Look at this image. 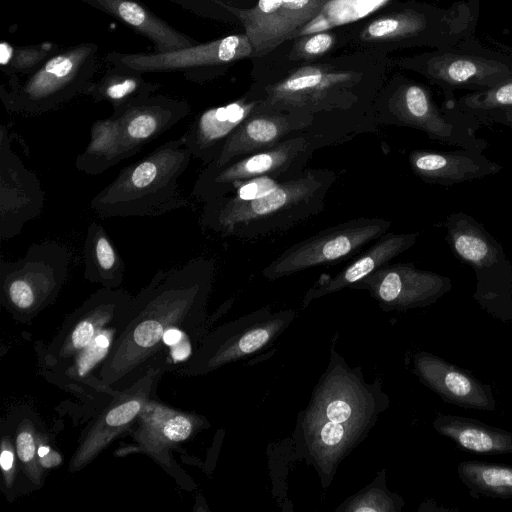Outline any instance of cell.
<instances>
[{
    "label": "cell",
    "instance_id": "7",
    "mask_svg": "<svg viewBox=\"0 0 512 512\" xmlns=\"http://www.w3.org/2000/svg\"><path fill=\"white\" fill-rule=\"evenodd\" d=\"M373 108L380 125L418 129L431 140L461 148L484 149L487 143L476 137L480 119L453 108H440L430 90L401 73L386 78Z\"/></svg>",
    "mask_w": 512,
    "mask_h": 512
},
{
    "label": "cell",
    "instance_id": "14",
    "mask_svg": "<svg viewBox=\"0 0 512 512\" xmlns=\"http://www.w3.org/2000/svg\"><path fill=\"white\" fill-rule=\"evenodd\" d=\"M390 226L389 219L359 217L328 227L284 250L262 275L272 281L343 261L388 232Z\"/></svg>",
    "mask_w": 512,
    "mask_h": 512
},
{
    "label": "cell",
    "instance_id": "44",
    "mask_svg": "<svg viewBox=\"0 0 512 512\" xmlns=\"http://www.w3.org/2000/svg\"><path fill=\"white\" fill-rule=\"evenodd\" d=\"M61 462V457L55 452H49L46 456L40 458L42 467L50 468L58 465Z\"/></svg>",
    "mask_w": 512,
    "mask_h": 512
},
{
    "label": "cell",
    "instance_id": "16",
    "mask_svg": "<svg viewBox=\"0 0 512 512\" xmlns=\"http://www.w3.org/2000/svg\"><path fill=\"white\" fill-rule=\"evenodd\" d=\"M132 297L118 288H101L72 312L49 345L45 360L62 372L92 340L109 325L122 320Z\"/></svg>",
    "mask_w": 512,
    "mask_h": 512
},
{
    "label": "cell",
    "instance_id": "27",
    "mask_svg": "<svg viewBox=\"0 0 512 512\" xmlns=\"http://www.w3.org/2000/svg\"><path fill=\"white\" fill-rule=\"evenodd\" d=\"M344 27L298 34L262 57L252 58L251 78L309 63L345 49Z\"/></svg>",
    "mask_w": 512,
    "mask_h": 512
},
{
    "label": "cell",
    "instance_id": "15",
    "mask_svg": "<svg viewBox=\"0 0 512 512\" xmlns=\"http://www.w3.org/2000/svg\"><path fill=\"white\" fill-rule=\"evenodd\" d=\"M307 137L291 136L278 145L248 154L222 166L206 165L199 174L192 195L205 202L222 197L240 183L265 175L290 180L300 175L312 157Z\"/></svg>",
    "mask_w": 512,
    "mask_h": 512
},
{
    "label": "cell",
    "instance_id": "24",
    "mask_svg": "<svg viewBox=\"0 0 512 512\" xmlns=\"http://www.w3.org/2000/svg\"><path fill=\"white\" fill-rule=\"evenodd\" d=\"M260 105L248 90L240 98L199 113L181 137L185 146L204 165L218 158L225 144L240 125Z\"/></svg>",
    "mask_w": 512,
    "mask_h": 512
},
{
    "label": "cell",
    "instance_id": "38",
    "mask_svg": "<svg viewBox=\"0 0 512 512\" xmlns=\"http://www.w3.org/2000/svg\"><path fill=\"white\" fill-rule=\"evenodd\" d=\"M446 107L482 117L512 107V78L487 90L475 91L445 103Z\"/></svg>",
    "mask_w": 512,
    "mask_h": 512
},
{
    "label": "cell",
    "instance_id": "12",
    "mask_svg": "<svg viewBox=\"0 0 512 512\" xmlns=\"http://www.w3.org/2000/svg\"><path fill=\"white\" fill-rule=\"evenodd\" d=\"M252 45L245 32L166 52L105 55L113 67L138 73L181 72L190 81L213 80L243 59H251Z\"/></svg>",
    "mask_w": 512,
    "mask_h": 512
},
{
    "label": "cell",
    "instance_id": "30",
    "mask_svg": "<svg viewBox=\"0 0 512 512\" xmlns=\"http://www.w3.org/2000/svg\"><path fill=\"white\" fill-rule=\"evenodd\" d=\"M151 415L145 420L138 431L140 448L150 455L160 454V448L189 439L194 432L203 427L205 420L199 416L180 413L162 406H152L149 402Z\"/></svg>",
    "mask_w": 512,
    "mask_h": 512
},
{
    "label": "cell",
    "instance_id": "37",
    "mask_svg": "<svg viewBox=\"0 0 512 512\" xmlns=\"http://www.w3.org/2000/svg\"><path fill=\"white\" fill-rule=\"evenodd\" d=\"M122 320L103 329L60 374L73 381H84L93 376L92 372L100 368L108 356Z\"/></svg>",
    "mask_w": 512,
    "mask_h": 512
},
{
    "label": "cell",
    "instance_id": "26",
    "mask_svg": "<svg viewBox=\"0 0 512 512\" xmlns=\"http://www.w3.org/2000/svg\"><path fill=\"white\" fill-rule=\"evenodd\" d=\"M418 236V233L386 232L337 274L332 277H321L315 282L303 298V308L328 294L346 287L351 288L411 248L416 243Z\"/></svg>",
    "mask_w": 512,
    "mask_h": 512
},
{
    "label": "cell",
    "instance_id": "20",
    "mask_svg": "<svg viewBox=\"0 0 512 512\" xmlns=\"http://www.w3.org/2000/svg\"><path fill=\"white\" fill-rule=\"evenodd\" d=\"M164 372L150 371L131 388L115 395L89 428L74 453L69 471L76 472L89 464L106 446L138 417L152 400L156 384Z\"/></svg>",
    "mask_w": 512,
    "mask_h": 512
},
{
    "label": "cell",
    "instance_id": "8",
    "mask_svg": "<svg viewBox=\"0 0 512 512\" xmlns=\"http://www.w3.org/2000/svg\"><path fill=\"white\" fill-rule=\"evenodd\" d=\"M98 69V46L84 42L59 50L24 80L10 76L1 85L0 98L7 111L34 116L57 109L93 80Z\"/></svg>",
    "mask_w": 512,
    "mask_h": 512
},
{
    "label": "cell",
    "instance_id": "19",
    "mask_svg": "<svg viewBox=\"0 0 512 512\" xmlns=\"http://www.w3.org/2000/svg\"><path fill=\"white\" fill-rule=\"evenodd\" d=\"M44 207V193L36 174L12 150L5 125L0 128V237L18 236L24 225Z\"/></svg>",
    "mask_w": 512,
    "mask_h": 512
},
{
    "label": "cell",
    "instance_id": "41",
    "mask_svg": "<svg viewBox=\"0 0 512 512\" xmlns=\"http://www.w3.org/2000/svg\"><path fill=\"white\" fill-rule=\"evenodd\" d=\"M14 462L15 456L12 446L9 441L3 439L2 450L0 455V464L7 487H10L14 481Z\"/></svg>",
    "mask_w": 512,
    "mask_h": 512
},
{
    "label": "cell",
    "instance_id": "10",
    "mask_svg": "<svg viewBox=\"0 0 512 512\" xmlns=\"http://www.w3.org/2000/svg\"><path fill=\"white\" fill-rule=\"evenodd\" d=\"M71 250L56 241L29 246L15 261L0 263V300L17 319L27 321L55 301L65 284Z\"/></svg>",
    "mask_w": 512,
    "mask_h": 512
},
{
    "label": "cell",
    "instance_id": "6",
    "mask_svg": "<svg viewBox=\"0 0 512 512\" xmlns=\"http://www.w3.org/2000/svg\"><path fill=\"white\" fill-rule=\"evenodd\" d=\"M191 158L181 137L169 140L123 168L89 206L102 217L160 216L185 207L179 179Z\"/></svg>",
    "mask_w": 512,
    "mask_h": 512
},
{
    "label": "cell",
    "instance_id": "45",
    "mask_svg": "<svg viewBox=\"0 0 512 512\" xmlns=\"http://www.w3.org/2000/svg\"><path fill=\"white\" fill-rule=\"evenodd\" d=\"M49 452H50V447L49 446H47V445H40L39 444L38 450H37L39 459L44 457V456H46Z\"/></svg>",
    "mask_w": 512,
    "mask_h": 512
},
{
    "label": "cell",
    "instance_id": "23",
    "mask_svg": "<svg viewBox=\"0 0 512 512\" xmlns=\"http://www.w3.org/2000/svg\"><path fill=\"white\" fill-rule=\"evenodd\" d=\"M190 110L185 100L154 94L113 110L119 121L126 159L187 117Z\"/></svg>",
    "mask_w": 512,
    "mask_h": 512
},
{
    "label": "cell",
    "instance_id": "33",
    "mask_svg": "<svg viewBox=\"0 0 512 512\" xmlns=\"http://www.w3.org/2000/svg\"><path fill=\"white\" fill-rule=\"evenodd\" d=\"M160 87V83L147 81L141 73L111 66L99 79L92 80L82 95L96 102H107L113 110H118L154 94Z\"/></svg>",
    "mask_w": 512,
    "mask_h": 512
},
{
    "label": "cell",
    "instance_id": "40",
    "mask_svg": "<svg viewBox=\"0 0 512 512\" xmlns=\"http://www.w3.org/2000/svg\"><path fill=\"white\" fill-rule=\"evenodd\" d=\"M284 181L287 180L273 175L256 177L240 183L222 197L234 202H248L270 193Z\"/></svg>",
    "mask_w": 512,
    "mask_h": 512
},
{
    "label": "cell",
    "instance_id": "11",
    "mask_svg": "<svg viewBox=\"0 0 512 512\" xmlns=\"http://www.w3.org/2000/svg\"><path fill=\"white\" fill-rule=\"evenodd\" d=\"M470 42L391 57V65L423 76L447 94L455 89L487 90L512 78V54L474 47Z\"/></svg>",
    "mask_w": 512,
    "mask_h": 512
},
{
    "label": "cell",
    "instance_id": "36",
    "mask_svg": "<svg viewBox=\"0 0 512 512\" xmlns=\"http://www.w3.org/2000/svg\"><path fill=\"white\" fill-rule=\"evenodd\" d=\"M60 49L51 43L15 46L6 41L0 44V66L10 76L29 75Z\"/></svg>",
    "mask_w": 512,
    "mask_h": 512
},
{
    "label": "cell",
    "instance_id": "13",
    "mask_svg": "<svg viewBox=\"0 0 512 512\" xmlns=\"http://www.w3.org/2000/svg\"><path fill=\"white\" fill-rule=\"evenodd\" d=\"M296 311L264 307L208 334L195 354L179 368L184 375L210 372L272 344L293 322Z\"/></svg>",
    "mask_w": 512,
    "mask_h": 512
},
{
    "label": "cell",
    "instance_id": "28",
    "mask_svg": "<svg viewBox=\"0 0 512 512\" xmlns=\"http://www.w3.org/2000/svg\"><path fill=\"white\" fill-rule=\"evenodd\" d=\"M106 13L148 39L155 52H166L198 41L173 28L137 0H78Z\"/></svg>",
    "mask_w": 512,
    "mask_h": 512
},
{
    "label": "cell",
    "instance_id": "32",
    "mask_svg": "<svg viewBox=\"0 0 512 512\" xmlns=\"http://www.w3.org/2000/svg\"><path fill=\"white\" fill-rule=\"evenodd\" d=\"M124 159L119 121L112 113L93 122L89 143L77 156L75 167L85 174L99 175Z\"/></svg>",
    "mask_w": 512,
    "mask_h": 512
},
{
    "label": "cell",
    "instance_id": "3",
    "mask_svg": "<svg viewBox=\"0 0 512 512\" xmlns=\"http://www.w3.org/2000/svg\"><path fill=\"white\" fill-rule=\"evenodd\" d=\"M388 405L378 380L366 382L361 370L351 368L331 346L328 367L299 413L293 435L300 456L314 467L324 488Z\"/></svg>",
    "mask_w": 512,
    "mask_h": 512
},
{
    "label": "cell",
    "instance_id": "31",
    "mask_svg": "<svg viewBox=\"0 0 512 512\" xmlns=\"http://www.w3.org/2000/svg\"><path fill=\"white\" fill-rule=\"evenodd\" d=\"M84 278L105 288H118L125 263L105 228L93 221L87 228L83 247Z\"/></svg>",
    "mask_w": 512,
    "mask_h": 512
},
{
    "label": "cell",
    "instance_id": "29",
    "mask_svg": "<svg viewBox=\"0 0 512 512\" xmlns=\"http://www.w3.org/2000/svg\"><path fill=\"white\" fill-rule=\"evenodd\" d=\"M433 428L465 451L482 455L512 454V432L459 415L438 414Z\"/></svg>",
    "mask_w": 512,
    "mask_h": 512
},
{
    "label": "cell",
    "instance_id": "2",
    "mask_svg": "<svg viewBox=\"0 0 512 512\" xmlns=\"http://www.w3.org/2000/svg\"><path fill=\"white\" fill-rule=\"evenodd\" d=\"M215 272L214 260L196 257L159 269L131 299L109 354L99 368L98 383L115 395L134 386L150 371L165 370L162 338L182 328L201 338L208 335L207 302Z\"/></svg>",
    "mask_w": 512,
    "mask_h": 512
},
{
    "label": "cell",
    "instance_id": "4",
    "mask_svg": "<svg viewBox=\"0 0 512 512\" xmlns=\"http://www.w3.org/2000/svg\"><path fill=\"white\" fill-rule=\"evenodd\" d=\"M479 0L439 8L417 1L397 2L381 12L344 26L345 49L390 56L416 47L441 49L471 39Z\"/></svg>",
    "mask_w": 512,
    "mask_h": 512
},
{
    "label": "cell",
    "instance_id": "43",
    "mask_svg": "<svg viewBox=\"0 0 512 512\" xmlns=\"http://www.w3.org/2000/svg\"><path fill=\"white\" fill-rule=\"evenodd\" d=\"M181 8L198 15L200 0H168Z\"/></svg>",
    "mask_w": 512,
    "mask_h": 512
},
{
    "label": "cell",
    "instance_id": "18",
    "mask_svg": "<svg viewBox=\"0 0 512 512\" xmlns=\"http://www.w3.org/2000/svg\"><path fill=\"white\" fill-rule=\"evenodd\" d=\"M351 288L365 289L384 311L405 312L437 302L452 288L450 278L413 263L386 264Z\"/></svg>",
    "mask_w": 512,
    "mask_h": 512
},
{
    "label": "cell",
    "instance_id": "34",
    "mask_svg": "<svg viewBox=\"0 0 512 512\" xmlns=\"http://www.w3.org/2000/svg\"><path fill=\"white\" fill-rule=\"evenodd\" d=\"M457 473L474 499L512 498V466L478 460L460 462Z\"/></svg>",
    "mask_w": 512,
    "mask_h": 512
},
{
    "label": "cell",
    "instance_id": "35",
    "mask_svg": "<svg viewBox=\"0 0 512 512\" xmlns=\"http://www.w3.org/2000/svg\"><path fill=\"white\" fill-rule=\"evenodd\" d=\"M405 502L401 496L386 486V473L382 470L377 477L359 491L347 498L335 511L341 512H401Z\"/></svg>",
    "mask_w": 512,
    "mask_h": 512
},
{
    "label": "cell",
    "instance_id": "1",
    "mask_svg": "<svg viewBox=\"0 0 512 512\" xmlns=\"http://www.w3.org/2000/svg\"><path fill=\"white\" fill-rule=\"evenodd\" d=\"M391 68L390 56L335 53L252 78L248 92L263 108L310 115L303 134L314 153L377 129L373 103Z\"/></svg>",
    "mask_w": 512,
    "mask_h": 512
},
{
    "label": "cell",
    "instance_id": "42",
    "mask_svg": "<svg viewBox=\"0 0 512 512\" xmlns=\"http://www.w3.org/2000/svg\"><path fill=\"white\" fill-rule=\"evenodd\" d=\"M486 117H489L512 128V107L494 111L486 115Z\"/></svg>",
    "mask_w": 512,
    "mask_h": 512
},
{
    "label": "cell",
    "instance_id": "25",
    "mask_svg": "<svg viewBox=\"0 0 512 512\" xmlns=\"http://www.w3.org/2000/svg\"><path fill=\"white\" fill-rule=\"evenodd\" d=\"M484 149L462 148L454 151L417 149L408 156L413 173L430 184L450 186L498 173L502 166L483 155Z\"/></svg>",
    "mask_w": 512,
    "mask_h": 512
},
{
    "label": "cell",
    "instance_id": "39",
    "mask_svg": "<svg viewBox=\"0 0 512 512\" xmlns=\"http://www.w3.org/2000/svg\"><path fill=\"white\" fill-rule=\"evenodd\" d=\"M37 431L29 419L18 426L15 436V451L27 476L35 483L41 480L42 465L37 453Z\"/></svg>",
    "mask_w": 512,
    "mask_h": 512
},
{
    "label": "cell",
    "instance_id": "21",
    "mask_svg": "<svg viewBox=\"0 0 512 512\" xmlns=\"http://www.w3.org/2000/svg\"><path fill=\"white\" fill-rule=\"evenodd\" d=\"M412 361V372L444 402L464 409L496 410L491 386L466 369L426 351L415 353Z\"/></svg>",
    "mask_w": 512,
    "mask_h": 512
},
{
    "label": "cell",
    "instance_id": "17",
    "mask_svg": "<svg viewBox=\"0 0 512 512\" xmlns=\"http://www.w3.org/2000/svg\"><path fill=\"white\" fill-rule=\"evenodd\" d=\"M327 0H256L240 8L220 0L244 28L252 45V58L262 57L285 40L297 35L323 9Z\"/></svg>",
    "mask_w": 512,
    "mask_h": 512
},
{
    "label": "cell",
    "instance_id": "9",
    "mask_svg": "<svg viewBox=\"0 0 512 512\" xmlns=\"http://www.w3.org/2000/svg\"><path fill=\"white\" fill-rule=\"evenodd\" d=\"M445 228L454 255L475 272L474 300L493 318L512 322V262L502 245L475 218L461 211L447 217Z\"/></svg>",
    "mask_w": 512,
    "mask_h": 512
},
{
    "label": "cell",
    "instance_id": "22",
    "mask_svg": "<svg viewBox=\"0 0 512 512\" xmlns=\"http://www.w3.org/2000/svg\"><path fill=\"white\" fill-rule=\"evenodd\" d=\"M312 122L308 114L266 109L260 104L229 138L218 158L208 165L222 166L236 158L272 148L303 133Z\"/></svg>",
    "mask_w": 512,
    "mask_h": 512
},
{
    "label": "cell",
    "instance_id": "5",
    "mask_svg": "<svg viewBox=\"0 0 512 512\" xmlns=\"http://www.w3.org/2000/svg\"><path fill=\"white\" fill-rule=\"evenodd\" d=\"M336 173L326 168H305L270 193L248 202L219 197L202 210V227L224 236L254 239L286 231L319 214L325 207Z\"/></svg>",
    "mask_w": 512,
    "mask_h": 512
}]
</instances>
